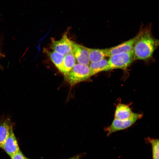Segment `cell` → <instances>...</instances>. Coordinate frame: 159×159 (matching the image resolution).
Returning a JSON list of instances; mask_svg holds the SVG:
<instances>
[{"mask_svg": "<svg viewBox=\"0 0 159 159\" xmlns=\"http://www.w3.org/2000/svg\"><path fill=\"white\" fill-rule=\"evenodd\" d=\"M134 46L135 60H145L151 58L159 44V41L153 36L149 24L142 28Z\"/></svg>", "mask_w": 159, "mask_h": 159, "instance_id": "cell-1", "label": "cell"}, {"mask_svg": "<svg viewBox=\"0 0 159 159\" xmlns=\"http://www.w3.org/2000/svg\"><path fill=\"white\" fill-rule=\"evenodd\" d=\"M134 60L133 50L113 55L108 59L107 71L117 69H126Z\"/></svg>", "mask_w": 159, "mask_h": 159, "instance_id": "cell-2", "label": "cell"}, {"mask_svg": "<svg viewBox=\"0 0 159 159\" xmlns=\"http://www.w3.org/2000/svg\"><path fill=\"white\" fill-rule=\"evenodd\" d=\"M91 76L88 65L77 63L70 71L65 80L72 87L86 81Z\"/></svg>", "mask_w": 159, "mask_h": 159, "instance_id": "cell-3", "label": "cell"}, {"mask_svg": "<svg viewBox=\"0 0 159 159\" xmlns=\"http://www.w3.org/2000/svg\"><path fill=\"white\" fill-rule=\"evenodd\" d=\"M143 116L141 114L133 112L131 116L125 120L114 119L111 125L105 129L107 136L118 131L126 129L133 125Z\"/></svg>", "mask_w": 159, "mask_h": 159, "instance_id": "cell-4", "label": "cell"}, {"mask_svg": "<svg viewBox=\"0 0 159 159\" xmlns=\"http://www.w3.org/2000/svg\"><path fill=\"white\" fill-rule=\"evenodd\" d=\"M67 34V32H65L60 39L52 40L51 47L53 51L64 56L71 52L72 41L69 39Z\"/></svg>", "mask_w": 159, "mask_h": 159, "instance_id": "cell-5", "label": "cell"}, {"mask_svg": "<svg viewBox=\"0 0 159 159\" xmlns=\"http://www.w3.org/2000/svg\"><path fill=\"white\" fill-rule=\"evenodd\" d=\"M71 53L77 63L88 65L90 63L87 47L72 41Z\"/></svg>", "mask_w": 159, "mask_h": 159, "instance_id": "cell-6", "label": "cell"}, {"mask_svg": "<svg viewBox=\"0 0 159 159\" xmlns=\"http://www.w3.org/2000/svg\"><path fill=\"white\" fill-rule=\"evenodd\" d=\"M138 36V33L135 37L125 42L114 47L106 49L107 57H109L115 54L133 50Z\"/></svg>", "mask_w": 159, "mask_h": 159, "instance_id": "cell-7", "label": "cell"}, {"mask_svg": "<svg viewBox=\"0 0 159 159\" xmlns=\"http://www.w3.org/2000/svg\"><path fill=\"white\" fill-rule=\"evenodd\" d=\"M6 153L12 156L20 150L13 130H11L2 147Z\"/></svg>", "mask_w": 159, "mask_h": 159, "instance_id": "cell-8", "label": "cell"}, {"mask_svg": "<svg viewBox=\"0 0 159 159\" xmlns=\"http://www.w3.org/2000/svg\"><path fill=\"white\" fill-rule=\"evenodd\" d=\"M13 130V124L8 118H4L0 121V148L3 144Z\"/></svg>", "mask_w": 159, "mask_h": 159, "instance_id": "cell-9", "label": "cell"}, {"mask_svg": "<svg viewBox=\"0 0 159 159\" xmlns=\"http://www.w3.org/2000/svg\"><path fill=\"white\" fill-rule=\"evenodd\" d=\"M133 112L128 105L119 103L116 106L114 119L125 120L129 118Z\"/></svg>", "mask_w": 159, "mask_h": 159, "instance_id": "cell-10", "label": "cell"}, {"mask_svg": "<svg viewBox=\"0 0 159 159\" xmlns=\"http://www.w3.org/2000/svg\"><path fill=\"white\" fill-rule=\"evenodd\" d=\"M76 62L71 52L64 56L61 72L65 79L70 71L76 63Z\"/></svg>", "mask_w": 159, "mask_h": 159, "instance_id": "cell-11", "label": "cell"}, {"mask_svg": "<svg viewBox=\"0 0 159 159\" xmlns=\"http://www.w3.org/2000/svg\"><path fill=\"white\" fill-rule=\"evenodd\" d=\"M90 62H96L101 60L107 57L106 49H96L87 47Z\"/></svg>", "mask_w": 159, "mask_h": 159, "instance_id": "cell-12", "label": "cell"}, {"mask_svg": "<svg viewBox=\"0 0 159 159\" xmlns=\"http://www.w3.org/2000/svg\"><path fill=\"white\" fill-rule=\"evenodd\" d=\"M107 60L105 58L97 62H90L88 66L91 76L101 72L107 71Z\"/></svg>", "mask_w": 159, "mask_h": 159, "instance_id": "cell-13", "label": "cell"}, {"mask_svg": "<svg viewBox=\"0 0 159 159\" xmlns=\"http://www.w3.org/2000/svg\"><path fill=\"white\" fill-rule=\"evenodd\" d=\"M44 52L56 67L61 72L64 56L54 51L44 49Z\"/></svg>", "mask_w": 159, "mask_h": 159, "instance_id": "cell-14", "label": "cell"}, {"mask_svg": "<svg viewBox=\"0 0 159 159\" xmlns=\"http://www.w3.org/2000/svg\"><path fill=\"white\" fill-rule=\"evenodd\" d=\"M147 141L151 146L152 159H159V141L158 139L148 138Z\"/></svg>", "mask_w": 159, "mask_h": 159, "instance_id": "cell-15", "label": "cell"}, {"mask_svg": "<svg viewBox=\"0 0 159 159\" xmlns=\"http://www.w3.org/2000/svg\"><path fill=\"white\" fill-rule=\"evenodd\" d=\"M11 159H25V157L20 150L15 154L11 157Z\"/></svg>", "mask_w": 159, "mask_h": 159, "instance_id": "cell-16", "label": "cell"}, {"mask_svg": "<svg viewBox=\"0 0 159 159\" xmlns=\"http://www.w3.org/2000/svg\"><path fill=\"white\" fill-rule=\"evenodd\" d=\"M81 156V155L78 154L67 159H80Z\"/></svg>", "mask_w": 159, "mask_h": 159, "instance_id": "cell-17", "label": "cell"}, {"mask_svg": "<svg viewBox=\"0 0 159 159\" xmlns=\"http://www.w3.org/2000/svg\"><path fill=\"white\" fill-rule=\"evenodd\" d=\"M25 159H29L28 158H26L25 157Z\"/></svg>", "mask_w": 159, "mask_h": 159, "instance_id": "cell-18", "label": "cell"}, {"mask_svg": "<svg viewBox=\"0 0 159 159\" xmlns=\"http://www.w3.org/2000/svg\"></svg>", "mask_w": 159, "mask_h": 159, "instance_id": "cell-19", "label": "cell"}]
</instances>
